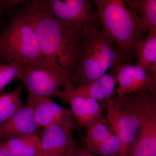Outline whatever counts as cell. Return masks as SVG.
Here are the masks:
<instances>
[{"instance_id": "1", "label": "cell", "mask_w": 156, "mask_h": 156, "mask_svg": "<svg viewBox=\"0 0 156 156\" xmlns=\"http://www.w3.org/2000/svg\"><path fill=\"white\" fill-rule=\"evenodd\" d=\"M20 9L32 26L43 56L51 58L72 74L86 27L44 14L36 0L26 1Z\"/></svg>"}, {"instance_id": "2", "label": "cell", "mask_w": 156, "mask_h": 156, "mask_svg": "<svg viewBox=\"0 0 156 156\" xmlns=\"http://www.w3.org/2000/svg\"><path fill=\"white\" fill-rule=\"evenodd\" d=\"M127 57L117 50L113 40L99 27L85 29L75 68L70 80L73 86H83L106 74L123 63Z\"/></svg>"}, {"instance_id": "3", "label": "cell", "mask_w": 156, "mask_h": 156, "mask_svg": "<svg viewBox=\"0 0 156 156\" xmlns=\"http://www.w3.org/2000/svg\"><path fill=\"white\" fill-rule=\"evenodd\" d=\"M103 30L118 50L128 57L135 56V48L147 31L137 12L126 8L122 0H94Z\"/></svg>"}, {"instance_id": "4", "label": "cell", "mask_w": 156, "mask_h": 156, "mask_svg": "<svg viewBox=\"0 0 156 156\" xmlns=\"http://www.w3.org/2000/svg\"><path fill=\"white\" fill-rule=\"evenodd\" d=\"M152 93L146 89L117 94L102 101L107 107V119L121 141V156H128L137 135L144 108Z\"/></svg>"}, {"instance_id": "5", "label": "cell", "mask_w": 156, "mask_h": 156, "mask_svg": "<svg viewBox=\"0 0 156 156\" xmlns=\"http://www.w3.org/2000/svg\"><path fill=\"white\" fill-rule=\"evenodd\" d=\"M43 56L32 26L20 10L0 34V62L24 66Z\"/></svg>"}, {"instance_id": "6", "label": "cell", "mask_w": 156, "mask_h": 156, "mask_svg": "<svg viewBox=\"0 0 156 156\" xmlns=\"http://www.w3.org/2000/svg\"><path fill=\"white\" fill-rule=\"evenodd\" d=\"M70 74L53 59L42 56L23 66L18 78L29 91L39 97L54 96L61 87L72 85Z\"/></svg>"}, {"instance_id": "7", "label": "cell", "mask_w": 156, "mask_h": 156, "mask_svg": "<svg viewBox=\"0 0 156 156\" xmlns=\"http://www.w3.org/2000/svg\"><path fill=\"white\" fill-rule=\"evenodd\" d=\"M45 14L55 19L78 23L86 27H99L97 10L90 0H36Z\"/></svg>"}, {"instance_id": "8", "label": "cell", "mask_w": 156, "mask_h": 156, "mask_svg": "<svg viewBox=\"0 0 156 156\" xmlns=\"http://www.w3.org/2000/svg\"><path fill=\"white\" fill-rule=\"evenodd\" d=\"M156 93L150 95L128 156H156Z\"/></svg>"}, {"instance_id": "9", "label": "cell", "mask_w": 156, "mask_h": 156, "mask_svg": "<svg viewBox=\"0 0 156 156\" xmlns=\"http://www.w3.org/2000/svg\"><path fill=\"white\" fill-rule=\"evenodd\" d=\"M41 128L37 125L34 115L32 94L29 92L27 101L11 118L0 125V144L9 140L27 135L41 136Z\"/></svg>"}, {"instance_id": "10", "label": "cell", "mask_w": 156, "mask_h": 156, "mask_svg": "<svg viewBox=\"0 0 156 156\" xmlns=\"http://www.w3.org/2000/svg\"><path fill=\"white\" fill-rule=\"evenodd\" d=\"M58 90L54 97L69 104L78 126L88 129L101 122L105 123L103 112L97 100L73 94L67 88Z\"/></svg>"}, {"instance_id": "11", "label": "cell", "mask_w": 156, "mask_h": 156, "mask_svg": "<svg viewBox=\"0 0 156 156\" xmlns=\"http://www.w3.org/2000/svg\"><path fill=\"white\" fill-rule=\"evenodd\" d=\"M75 125L51 126L42 129L41 156H69L75 150L73 132Z\"/></svg>"}, {"instance_id": "12", "label": "cell", "mask_w": 156, "mask_h": 156, "mask_svg": "<svg viewBox=\"0 0 156 156\" xmlns=\"http://www.w3.org/2000/svg\"><path fill=\"white\" fill-rule=\"evenodd\" d=\"M114 68L116 79L119 82L117 95L130 94L146 89L156 93V81L141 66L122 63Z\"/></svg>"}, {"instance_id": "13", "label": "cell", "mask_w": 156, "mask_h": 156, "mask_svg": "<svg viewBox=\"0 0 156 156\" xmlns=\"http://www.w3.org/2000/svg\"><path fill=\"white\" fill-rule=\"evenodd\" d=\"M32 95L34 115L39 127L43 128L51 126L75 125L76 120L71 111L58 105L50 97H39L33 94Z\"/></svg>"}, {"instance_id": "14", "label": "cell", "mask_w": 156, "mask_h": 156, "mask_svg": "<svg viewBox=\"0 0 156 156\" xmlns=\"http://www.w3.org/2000/svg\"><path fill=\"white\" fill-rule=\"evenodd\" d=\"M116 83V79L114 75L111 73H106L83 86L74 87L69 85L65 88H68L75 95L102 101L112 96Z\"/></svg>"}, {"instance_id": "15", "label": "cell", "mask_w": 156, "mask_h": 156, "mask_svg": "<svg viewBox=\"0 0 156 156\" xmlns=\"http://www.w3.org/2000/svg\"><path fill=\"white\" fill-rule=\"evenodd\" d=\"M137 64L156 81V33L138 42L135 48Z\"/></svg>"}, {"instance_id": "16", "label": "cell", "mask_w": 156, "mask_h": 156, "mask_svg": "<svg viewBox=\"0 0 156 156\" xmlns=\"http://www.w3.org/2000/svg\"><path fill=\"white\" fill-rule=\"evenodd\" d=\"M12 156H41V139L35 135L11 138L3 143Z\"/></svg>"}, {"instance_id": "17", "label": "cell", "mask_w": 156, "mask_h": 156, "mask_svg": "<svg viewBox=\"0 0 156 156\" xmlns=\"http://www.w3.org/2000/svg\"><path fill=\"white\" fill-rule=\"evenodd\" d=\"M128 3L130 9L140 11V19L143 25L149 34L156 33V0H134L124 1Z\"/></svg>"}, {"instance_id": "18", "label": "cell", "mask_w": 156, "mask_h": 156, "mask_svg": "<svg viewBox=\"0 0 156 156\" xmlns=\"http://www.w3.org/2000/svg\"><path fill=\"white\" fill-rule=\"evenodd\" d=\"M22 87L10 92L0 93V125L19 111L23 106L21 99Z\"/></svg>"}, {"instance_id": "19", "label": "cell", "mask_w": 156, "mask_h": 156, "mask_svg": "<svg viewBox=\"0 0 156 156\" xmlns=\"http://www.w3.org/2000/svg\"><path fill=\"white\" fill-rule=\"evenodd\" d=\"M105 123H98L89 128L85 139L89 152L95 154L100 144L112 133Z\"/></svg>"}, {"instance_id": "20", "label": "cell", "mask_w": 156, "mask_h": 156, "mask_svg": "<svg viewBox=\"0 0 156 156\" xmlns=\"http://www.w3.org/2000/svg\"><path fill=\"white\" fill-rule=\"evenodd\" d=\"M95 154L100 156H121V143L119 136L111 133L98 148Z\"/></svg>"}, {"instance_id": "21", "label": "cell", "mask_w": 156, "mask_h": 156, "mask_svg": "<svg viewBox=\"0 0 156 156\" xmlns=\"http://www.w3.org/2000/svg\"><path fill=\"white\" fill-rule=\"evenodd\" d=\"M23 66L11 62L7 64H0V93L3 92L5 87L14 80L18 78Z\"/></svg>"}, {"instance_id": "22", "label": "cell", "mask_w": 156, "mask_h": 156, "mask_svg": "<svg viewBox=\"0 0 156 156\" xmlns=\"http://www.w3.org/2000/svg\"><path fill=\"white\" fill-rule=\"evenodd\" d=\"M15 3L13 0H0V22L5 12L15 9Z\"/></svg>"}, {"instance_id": "23", "label": "cell", "mask_w": 156, "mask_h": 156, "mask_svg": "<svg viewBox=\"0 0 156 156\" xmlns=\"http://www.w3.org/2000/svg\"><path fill=\"white\" fill-rule=\"evenodd\" d=\"M69 156H95L87 150H78L75 149Z\"/></svg>"}, {"instance_id": "24", "label": "cell", "mask_w": 156, "mask_h": 156, "mask_svg": "<svg viewBox=\"0 0 156 156\" xmlns=\"http://www.w3.org/2000/svg\"><path fill=\"white\" fill-rule=\"evenodd\" d=\"M0 156H12L3 144H0Z\"/></svg>"}]
</instances>
